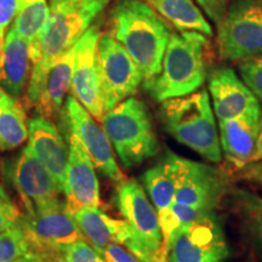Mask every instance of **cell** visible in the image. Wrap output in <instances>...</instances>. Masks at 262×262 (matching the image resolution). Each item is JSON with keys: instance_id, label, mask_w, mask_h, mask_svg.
Returning a JSON list of instances; mask_svg holds the SVG:
<instances>
[{"instance_id": "cell-1", "label": "cell", "mask_w": 262, "mask_h": 262, "mask_svg": "<svg viewBox=\"0 0 262 262\" xmlns=\"http://www.w3.org/2000/svg\"><path fill=\"white\" fill-rule=\"evenodd\" d=\"M108 2L110 0H50L47 24L32 57L33 70L26 94V103L29 107H34L37 102L41 84L52 63L77 44L108 5Z\"/></svg>"}, {"instance_id": "cell-2", "label": "cell", "mask_w": 262, "mask_h": 262, "mask_svg": "<svg viewBox=\"0 0 262 262\" xmlns=\"http://www.w3.org/2000/svg\"><path fill=\"white\" fill-rule=\"evenodd\" d=\"M111 35L127 51L143 81L159 74L171 26L143 0H116L110 11Z\"/></svg>"}, {"instance_id": "cell-3", "label": "cell", "mask_w": 262, "mask_h": 262, "mask_svg": "<svg viewBox=\"0 0 262 262\" xmlns=\"http://www.w3.org/2000/svg\"><path fill=\"white\" fill-rule=\"evenodd\" d=\"M209 38L198 32L171 33L159 74L143 81L150 97L162 103L194 93L205 81Z\"/></svg>"}, {"instance_id": "cell-4", "label": "cell", "mask_w": 262, "mask_h": 262, "mask_svg": "<svg viewBox=\"0 0 262 262\" xmlns=\"http://www.w3.org/2000/svg\"><path fill=\"white\" fill-rule=\"evenodd\" d=\"M160 118L164 129L178 142L208 162H221L220 137L208 91H194L163 101Z\"/></svg>"}, {"instance_id": "cell-5", "label": "cell", "mask_w": 262, "mask_h": 262, "mask_svg": "<svg viewBox=\"0 0 262 262\" xmlns=\"http://www.w3.org/2000/svg\"><path fill=\"white\" fill-rule=\"evenodd\" d=\"M102 126L125 168L140 165L159 152V141L143 101L129 97L107 111Z\"/></svg>"}, {"instance_id": "cell-6", "label": "cell", "mask_w": 262, "mask_h": 262, "mask_svg": "<svg viewBox=\"0 0 262 262\" xmlns=\"http://www.w3.org/2000/svg\"><path fill=\"white\" fill-rule=\"evenodd\" d=\"M117 202L124 220L133 228L123 247L143 260L168 262L158 212L140 183L135 180L120 182Z\"/></svg>"}, {"instance_id": "cell-7", "label": "cell", "mask_w": 262, "mask_h": 262, "mask_svg": "<svg viewBox=\"0 0 262 262\" xmlns=\"http://www.w3.org/2000/svg\"><path fill=\"white\" fill-rule=\"evenodd\" d=\"M217 51L224 61L262 55V0H229L217 26Z\"/></svg>"}, {"instance_id": "cell-8", "label": "cell", "mask_w": 262, "mask_h": 262, "mask_svg": "<svg viewBox=\"0 0 262 262\" xmlns=\"http://www.w3.org/2000/svg\"><path fill=\"white\" fill-rule=\"evenodd\" d=\"M165 249L168 262H224L229 256L222 222L215 212L179 227Z\"/></svg>"}, {"instance_id": "cell-9", "label": "cell", "mask_w": 262, "mask_h": 262, "mask_svg": "<svg viewBox=\"0 0 262 262\" xmlns=\"http://www.w3.org/2000/svg\"><path fill=\"white\" fill-rule=\"evenodd\" d=\"M97 55L107 112L136 93L143 75L123 45L111 34H101Z\"/></svg>"}, {"instance_id": "cell-10", "label": "cell", "mask_w": 262, "mask_h": 262, "mask_svg": "<svg viewBox=\"0 0 262 262\" xmlns=\"http://www.w3.org/2000/svg\"><path fill=\"white\" fill-rule=\"evenodd\" d=\"M10 181L17 189L26 215L40 214L63 206L56 182L27 146L8 166Z\"/></svg>"}, {"instance_id": "cell-11", "label": "cell", "mask_w": 262, "mask_h": 262, "mask_svg": "<svg viewBox=\"0 0 262 262\" xmlns=\"http://www.w3.org/2000/svg\"><path fill=\"white\" fill-rule=\"evenodd\" d=\"M61 117L70 126L71 134L77 137L86 150L95 168L112 181L123 182L125 176L116 162L112 143L106 131L95 122V118L81 106L73 95L66 98Z\"/></svg>"}, {"instance_id": "cell-12", "label": "cell", "mask_w": 262, "mask_h": 262, "mask_svg": "<svg viewBox=\"0 0 262 262\" xmlns=\"http://www.w3.org/2000/svg\"><path fill=\"white\" fill-rule=\"evenodd\" d=\"M18 225L24 228L31 249L41 258H56L66 245L84 239L74 216L64 206L34 215H21Z\"/></svg>"}, {"instance_id": "cell-13", "label": "cell", "mask_w": 262, "mask_h": 262, "mask_svg": "<svg viewBox=\"0 0 262 262\" xmlns=\"http://www.w3.org/2000/svg\"><path fill=\"white\" fill-rule=\"evenodd\" d=\"M226 193L227 182L220 170L180 157L173 202L210 214L215 212Z\"/></svg>"}, {"instance_id": "cell-14", "label": "cell", "mask_w": 262, "mask_h": 262, "mask_svg": "<svg viewBox=\"0 0 262 262\" xmlns=\"http://www.w3.org/2000/svg\"><path fill=\"white\" fill-rule=\"evenodd\" d=\"M100 37V28L91 26L77 41L72 81L73 96L97 120H102L106 113L98 68L97 44Z\"/></svg>"}, {"instance_id": "cell-15", "label": "cell", "mask_w": 262, "mask_h": 262, "mask_svg": "<svg viewBox=\"0 0 262 262\" xmlns=\"http://www.w3.org/2000/svg\"><path fill=\"white\" fill-rule=\"evenodd\" d=\"M64 209L74 215L83 208H100V183L95 165L73 134L70 135L68 162L66 168Z\"/></svg>"}, {"instance_id": "cell-16", "label": "cell", "mask_w": 262, "mask_h": 262, "mask_svg": "<svg viewBox=\"0 0 262 262\" xmlns=\"http://www.w3.org/2000/svg\"><path fill=\"white\" fill-rule=\"evenodd\" d=\"M261 114L257 104L232 119L219 120L221 150L235 169H243L253 160Z\"/></svg>"}, {"instance_id": "cell-17", "label": "cell", "mask_w": 262, "mask_h": 262, "mask_svg": "<svg viewBox=\"0 0 262 262\" xmlns=\"http://www.w3.org/2000/svg\"><path fill=\"white\" fill-rule=\"evenodd\" d=\"M28 140L29 149L51 173L58 189L63 192L68 156L57 126L40 114L33 117L28 122Z\"/></svg>"}, {"instance_id": "cell-18", "label": "cell", "mask_w": 262, "mask_h": 262, "mask_svg": "<svg viewBox=\"0 0 262 262\" xmlns=\"http://www.w3.org/2000/svg\"><path fill=\"white\" fill-rule=\"evenodd\" d=\"M209 91L214 107L212 110L219 120L232 119L260 104L244 81L228 67H219L211 72Z\"/></svg>"}, {"instance_id": "cell-19", "label": "cell", "mask_w": 262, "mask_h": 262, "mask_svg": "<svg viewBox=\"0 0 262 262\" xmlns=\"http://www.w3.org/2000/svg\"><path fill=\"white\" fill-rule=\"evenodd\" d=\"M29 44L10 28L0 48V86L11 96L25 93L31 73Z\"/></svg>"}, {"instance_id": "cell-20", "label": "cell", "mask_w": 262, "mask_h": 262, "mask_svg": "<svg viewBox=\"0 0 262 262\" xmlns=\"http://www.w3.org/2000/svg\"><path fill=\"white\" fill-rule=\"evenodd\" d=\"M75 61V45L52 63L41 84L34 108L40 116L52 119L62 112L66 94L72 88Z\"/></svg>"}, {"instance_id": "cell-21", "label": "cell", "mask_w": 262, "mask_h": 262, "mask_svg": "<svg viewBox=\"0 0 262 262\" xmlns=\"http://www.w3.org/2000/svg\"><path fill=\"white\" fill-rule=\"evenodd\" d=\"M73 216L84 238L98 253L112 243L123 245L133 234L125 220L111 217L98 208H83Z\"/></svg>"}, {"instance_id": "cell-22", "label": "cell", "mask_w": 262, "mask_h": 262, "mask_svg": "<svg viewBox=\"0 0 262 262\" xmlns=\"http://www.w3.org/2000/svg\"><path fill=\"white\" fill-rule=\"evenodd\" d=\"M226 196L242 233L262 254V196L242 188L232 189Z\"/></svg>"}, {"instance_id": "cell-23", "label": "cell", "mask_w": 262, "mask_h": 262, "mask_svg": "<svg viewBox=\"0 0 262 262\" xmlns=\"http://www.w3.org/2000/svg\"><path fill=\"white\" fill-rule=\"evenodd\" d=\"M179 159V156L168 152L157 165L147 170L142 176L145 187L158 212V217L166 214L175 201Z\"/></svg>"}, {"instance_id": "cell-24", "label": "cell", "mask_w": 262, "mask_h": 262, "mask_svg": "<svg viewBox=\"0 0 262 262\" xmlns=\"http://www.w3.org/2000/svg\"><path fill=\"white\" fill-rule=\"evenodd\" d=\"M179 32H198L211 38V25L192 0H143Z\"/></svg>"}, {"instance_id": "cell-25", "label": "cell", "mask_w": 262, "mask_h": 262, "mask_svg": "<svg viewBox=\"0 0 262 262\" xmlns=\"http://www.w3.org/2000/svg\"><path fill=\"white\" fill-rule=\"evenodd\" d=\"M28 137L24 106L0 86V149L10 150L24 145Z\"/></svg>"}, {"instance_id": "cell-26", "label": "cell", "mask_w": 262, "mask_h": 262, "mask_svg": "<svg viewBox=\"0 0 262 262\" xmlns=\"http://www.w3.org/2000/svg\"><path fill=\"white\" fill-rule=\"evenodd\" d=\"M49 16L47 0H22L21 8L12 21L11 28L29 44V56H34L38 40Z\"/></svg>"}, {"instance_id": "cell-27", "label": "cell", "mask_w": 262, "mask_h": 262, "mask_svg": "<svg viewBox=\"0 0 262 262\" xmlns=\"http://www.w3.org/2000/svg\"><path fill=\"white\" fill-rule=\"evenodd\" d=\"M31 251L27 235L19 225L0 232V262H12Z\"/></svg>"}, {"instance_id": "cell-28", "label": "cell", "mask_w": 262, "mask_h": 262, "mask_svg": "<svg viewBox=\"0 0 262 262\" xmlns=\"http://www.w3.org/2000/svg\"><path fill=\"white\" fill-rule=\"evenodd\" d=\"M56 258L61 262H107L102 255L84 239L66 245Z\"/></svg>"}, {"instance_id": "cell-29", "label": "cell", "mask_w": 262, "mask_h": 262, "mask_svg": "<svg viewBox=\"0 0 262 262\" xmlns=\"http://www.w3.org/2000/svg\"><path fill=\"white\" fill-rule=\"evenodd\" d=\"M238 71L251 93L262 100V55L242 60L238 63Z\"/></svg>"}, {"instance_id": "cell-30", "label": "cell", "mask_w": 262, "mask_h": 262, "mask_svg": "<svg viewBox=\"0 0 262 262\" xmlns=\"http://www.w3.org/2000/svg\"><path fill=\"white\" fill-rule=\"evenodd\" d=\"M21 4L22 0H0V45L4 41L6 29L15 19Z\"/></svg>"}, {"instance_id": "cell-31", "label": "cell", "mask_w": 262, "mask_h": 262, "mask_svg": "<svg viewBox=\"0 0 262 262\" xmlns=\"http://www.w3.org/2000/svg\"><path fill=\"white\" fill-rule=\"evenodd\" d=\"M100 254L102 255L107 262H156L140 258L136 255L130 253L125 247L117 243L107 245L106 248H103L100 251Z\"/></svg>"}, {"instance_id": "cell-32", "label": "cell", "mask_w": 262, "mask_h": 262, "mask_svg": "<svg viewBox=\"0 0 262 262\" xmlns=\"http://www.w3.org/2000/svg\"><path fill=\"white\" fill-rule=\"evenodd\" d=\"M195 2L216 26L220 25L224 19L229 4V0H195Z\"/></svg>"}, {"instance_id": "cell-33", "label": "cell", "mask_w": 262, "mask_h": 262, "mask_svg": "<svg viewBox=\"0 0 262 262\" xmlns=\"http://www.w3.org/2000/svg\"><path fill=\"white\" fill-rule=\"evenodd\" d=\"M19 217L21 214L15 204H12L11 201H4L0 198V232L17 226Z\"/></svg>"}, {"instance_id": "cell-34", "label": "cell", "mask_w": 262, "mask_h": 262, "mask_svg": "<svg viewBox=\"0 0 262 262\" xmlns=\"http://www.w3.org/2000/svg\"><path fill=\"white\" fill-rule=\"evenodd\" d=\"M241 178L245 181L262 186V160L253 162L241 169Z\"/></svg>"}, {"instance_id": "cell-35", "label": "cell", "mask_w": 262, "mask_h": 262, "mask_svg": "<svg viewBox=\"0 0 262 262\" xmlns=\"http://www.w3.org/2000/svg\"><path fill=\"white\" fill-rule=\"evenodd\" d=\"M257 160H262V114L260 118V123H258V134L256 140V147H255V152L253 156V162H257Z\"/></svg>"}, {"instance_id": "cell-36", "label": "cell", "mask_w": 262, "mask_h": 262, "mask_svg": "<svg viewBox=\"0 0 262 262\" xmlns=\"http://www.w3.org/2000/svg\"><path fill=\"white\" fill-rule=\"evenodd\" d=\"M12 262H41V257L39 256V255L33 253V251H31L29 254L25 255V256L19 257V258H17V260H15Z\"/></svg>"}, {"instance_id": "cell-37", "label": "cell", "mask_w": 262, "mask_h": 262, "mask_svg": "<svg viewBox=\"0 0 262 262\" xmlns=\"http://www.w3.org/2000/svg\"><path fill=\"white\" fill-rule=\"evenodd\" d=\"M0 198L4 199V201H10L9 194H8V193H6V191H5L4 187H3L2 185H0Z\"/></svg>"}, {"instance_id": "cell-38", "label": "cell", "mask_w": 262, "mask_h": 262, "mask_svg": "<svg viewBox=\"0 0 262 262\" xmlns=\"http://www.w3.org/2000/svg\"><path fill=\"white\" fill-rule=\"evenodd\" d=\"M41 262H61L57 258H41Z\"/></svg>"}, {"instance_id": "cell-39", "label": "cell", "mask_w": 262, "mask_h": 262, "mask_svg": "<svg viewBox=\"0 0 262 262\" xmlns=\"http://www.w3.org/2000/svg\"><path fill=\"white\" fill-rule=\"evenodd\" d=\"M73 2H91V0H73Z\"/></svg>"}, {"instance_id": "cell-40", "label": "cell", "mask_w": 262, "mask_h": 262, "mask_svg": "<svg viewBox=\"0 0 262 262\" xmlns=\"http://www.w3.org/2000/svg\"><path fill=\"white\" fill-rule=\"evenodd\" d=\"M0 48H2V45H0Z\"/></svg>"}]
</instances>
